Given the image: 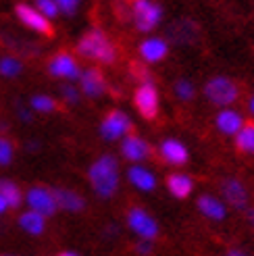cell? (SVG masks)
Instances as JSON below:
<instances>
[{"mask_svg": "<svg viewBox=\"0 0 254 256\" xmlns=\"http://www.w3.org/2000/svg\"><path fill=\"white\" fill-rule=\"evenodd\" d=\"M0 73L6 75V78H15V75L21 73V62L6 56V58L0 60Z\"/></svg>", "mask_w": 254, "mask_h": 256, "instance_id": "27", "label": "cell"}, {"mask_svg": "<svg viewBox=\"0 0 254 256\" xmlns=\"http://www.w3.org/2000/svg\"><path fill=\"white\" fill-rule=\"evenodd\" d=\"M130 182L136 188L144 190V192H150L152 188H154V184H156L154 177H152V173L146 171V169H142V167H132L130 169Z\"/></svg>", "mask_w": 254, "mask_h": 256, "instance_id": "22", "label": "cell"}, {"mask_svg": "<svg viewBox=\"0 0 254 256\" xmlns=\"http://www.w3.org/2000/svg\"><path fill=\"white\" fill-rule=\"evenodd\" d=\"M130 75L140 86L142 84H152V73L148 71V67L144 65V62H138V60L130 62Z\"/></svg>", "mask_w": 254, "mask_h": 256, "instance_id": "25", "label": "cell"}, {"mask_svg": "<svg viewBox=\"0 0 254 256\" xmlns=\"http://www.w3.org/2000/svg\"><path fill=\"white\" fill-rule=\"evenodd\" d=\"M136 252H138V254H142V256H148V254L152 252V244H150L148 240L138 242V244H136Z\"/></svg>", "mask_w": 254, "mask_h": 256, "instance_id": "33", "label": "cell"}, {"mask_svg": "<svg viewBox=\"0 0 254 256\" xmlns=\"http://www.w3.org/2000/svg\"><path fill=\"white\" fill-rule=\"evenodd\" d=\"M160 154L169 164H173V167H182V164L188 162V150L182 142H177V140H167V142H162Z\"/></svg>", "mask_w": 254, "mask_h": 256, "instance_id": "13", "label": "cell"}, {"mask_svg": "<svg viewBox=\"0 0 254 256\" xmlns=\"http://www.w3.org/2000/svg\"><path fill=\"white\" fill-rule=\"evenodd\" d=\"M132 130H134L132 119L127 117L123 110H110L104 117L102 125H100V134H102V138H106V140H117L125 132H132Z\"/></svg>", "mask_w": 254, "mask_h": 256, "instance_id": "8", "label": "cell"}, {"mask_svg": "<svg viewBox=\"0 0 254 256\" xmlns=\"http://www.w3.org/2000/svg\"><path fill=\"white\" fill-rule=\"evenodd\" d=\"M32 106L36 110H40V112H52V110H56V102L52 98H48V96H34Z\"/></svg>", "mask_w": 254, "mask_h": 256, "instance_id": "26", "label": "cell"}, {"mask_svg": "<svg viewBox=\"0 0 254 256\" xmlns=\"http://www.w3.org/2000/svg\"><path fill=\"white\" fill-rule=\"evenodd\" d=\"M250 108H252V112H254V98H252V104H250Z\"/></svg>", "mask_w": 254, "mask_h": 256, "instance_id": "40", "label": "cell"}, {"mask_svg": "<svg viewBox=\"0 0 254 256\" xmlns=\"http://www.w3.org/2000/svg\"><path fill=\"white\" fill-rule=\"evenodd\" d=\"M6 206H8V204L4 202V198H2V196H0V212H4V210H6Z\"/></svg>", "mask_w": 254, "mask_h": 256, "instance_id": "35", "label": "cell"}, {"mask_svg": "<svg viewBox=\"0 0 254 256\" xmlns=\"http://www.w3.org/2000/svg\"><path fill=\"white\" fill-rule=\"evenodd\" d=\"M167 188H169V192H171V194H173L175 198L184 200V198H188V196H190V192H192L194 184H192V179H190L188 175L173 173V175H169V177H167Z\"/></svg>", "mask_w": 254, "mask_h": 256, "instance_id": "18", "label": "cell"}, {"mask_svg": "<svg viewBox=\"0 0 254 256\" xmlns=\"http://www.w3.org/2000/svg\"><path fill=\"white\" fill-rule=\"evenodd\" d=\"M0 196L4 198L10 208H17L21 204V190L17 188V184L8 182V179H0Z\"/></svg>", "mask_w": 254, "mask_h": 256, "instance_id": "24", "label": "cell"}, {"mask_svg": "<svg viewBox=\"0 0 254 256\" xmlns=\"http://www.w3.org/2000/svg\"><path fill=\"white\" fill-rule=\"evenodd\" d=\"M223 194H225V200L234 204L236 208H244L246 202H248V194H246V188L238 182V179H227L223 182Z\"/></svg>", "mask_w": 254, "mask_h": 256, "instance_id": "14", "label": "cell"}, {"mask_svg": "<svg viewBox=\"0 0 254 256\" xmlns=\"http://www.w3.org/2000/svg\"><path fill=\"white\" fill-rule=\"evenodd\" d=\"M230 256H244V254H242V252H236V250H234V252H230Z\"/></svg>", "mask_w": 254, "mask_h": 256, "instance_id": "38", "label": "cell"}, {"mask_svg": "<svg viewBox=\"0 0 254 256\" xmlns=\"http://www.w3.org/2000/svg\"><path fill=\"white\" fill-rule=\"evenodd\" d=\"M121 150L130 160H142V158H146L150 154V146L144 142V140H140L136 136L127 138L123 142V146H121Z\"/></svg>", "mask_w": 254, "mask_h": 256, "instance_id": "17", "label": "cell"}, {"mask_svg": "<svg viewBox=\"0 0 254 256\" xmlns=\"http://www.w3.org/2000/svg\"><path fill=\"white\" fill-rule=\"evenodd\" d=\"M48 71H50V75H54V78H69V80L80 78V67L69 52L54 54L48 62Z\"/></svg>", "mask_w": 254, "mask_h": 256, "instance_id": "10", "label": "cell"}, {"mask_svg": "<svg viewBox=\"0 0 254 256\" xmlns=\"http://www.w3.org/2000/svg\"><path fill=\"white\" fill-rule=\"evenodd\" d=\"M28 202H30L32 210L40 212L44 216L54 214V210H56V200L52 196V192H48L44 188H32L28 192Z\"/></svg>", "mask_w": 254, "mask_h": 256, "instance_id": "11", "label": "cell"}, {"mask_svg": "<svg viewBox=\"0 0 254 256\" xmlns=\"http://www.w3.org/2000/svg\"><path fill=\"white\" fill-rule=\"evenodd\" d=\"M132 12H134L136 28L140 32H150L152 28H156L162 17L160 4H154V2H150V0H136Z\"/></svg>", "mask_w": 254, "mask_h": 256, "instance_id": "5", "label": "cell"}, {"mask_svg": "<svg viewBox=\"0 0 254 256\" xmlns=\"http://www.w3.org/2000/svg\"><path fill=\"white\" fill-rule=\"evenodd\" d=\"M36 4H38V8H40L46 17H56V12H58V6H56V2L54 0H36Z\"/></svg>", "mask_w": 254, "mask_h": 256, "instance_id": "29", "label": "cell"}, {"mask_svg": "<svg viewBox=\"0 0 254 256\" xmlns=\"http://www.w3.org/2000/svg\"><path fill=\"white\" fill-rule=\"evenodd\" d=\"M15 12H17V17L25 25H28V28H32L34 32L42 34L46 38H52L54 36V28H52V23L48 21V17L42 15V12H38L36 8H32L30 4H17Z\"/></svg>", "mask_w": 254, "mask_h": 256, "instance_id": "7", "label": "cell"}, {"mask_svg": "<svg viewBox=\"0 0 254 256\" xmlns=\"http://www.w3.org/2000/svg\"><path fill=\"white\" fill-rule=\"evenodd\" d=\"M134 104L138 108V112L142 114L146 121L156 119L158 114V94H156V88L152 84H142L136 94H134Z\"/></svg>", "mask_w": 254, "mask_h": 256, "instance_id": "6", "label": "cell"}, {"mask_svg": "<svg viewBox=\"0 0 254 256\" xmlns=\"http://www.w3.org/2000/svg\"><path fill=\"white\" fill-rule=\"evenodd\" d=\"M164 38L177 46H190V44H196L198 38H200V28L194 19H177L173 21L167 30H164Z\"/></svg>", "mask_w": 254, "mask_h": 256, "instance_id": "3", "label": "cell"}, {"mask_svg": "<svg viewBox=\"0 0 254 256\" xmlns=\"http://www.w3.org/2000/svg\"><path fill=\"white\" fill-rule=\"evenodd\" d=\"M12 160V144L8 140L0 138V164H8Z\"/></svg>", "mask_w": 254, "mask_h": 256, "instance_id": "30", "label": "cell"}, {"mask_svg": "<svg viewBox=\"0 0 254 256\" xmlns=\"http://www.w3.org/2000/svg\"><path fill=\"white\" fill-rule=\"evenodd\" d=\"M115 12H117V17H119L123 23H125L127 19H132V17H134V12H130L123 4H117V6H115Z\"/></svg>", "mask_w": 254, "mask_h": 256, "instance_id": "34", "label": "cell"}, {"mask_svg": "<svg viewBox=\"0 0 254 256\" xmlns=\"http://www.w3.org/2000/svg\"><path fill=\"white\" fill-rule=\"evenodd\" d=\"M90 182L100 198H110L117 192L119 175H117V160L110 154H104L90 167Z\"/></svg>", "mask_w": 254, "mask_h": 256, "instance_id": "2", "label": "cell"}, {"mask_svg": "<svg viewBox=\"0 0 254 256\" xmlns=\"http://www.w3.org/2000/svg\"><path fill=\"white\" fill-rule=\"evenodd\" d=\"M236 146L240 152H246V154H254V121H246L244 130L238 134L236 138Z\"/></svg>", "mask_w": 254, "mask_h": 256, "instance_id": "20", "label": "cell"}, {"mask_svg": "<svg viewBox=\"0 0 254 256\" xmlns=\"http://www.w3.org/2000/svg\"><path fill=\"white\" fill-rule=\"evenodd\" d=\"M198 208H200L202 214H206L208 219H214V221L225 219V206L219 200H214L210 196H200L198 198Z\"/></svg>", "mask_w": 254, "mask_h": 256, "instance_id": "19", "label": "cell"}, {"mask_svg": "<svg viewBox=\"0 0 254 256\" xmlns=\"http://www.w3.org/2000/svg\"><path fill=\"white\" fill-rule=\"evenodd\" d=\"M204 96L212 104H232L238 100V88L227 78H212L204 88Z\"/></svg>", "mask_w": 254, "mask_h": 256, "instance_id": "4", "label": "cell"}, {"mask_svg": "<svg viewBox=\"0 0 254 256\" xmlns=\"http://www.w3.org/2000/svg\"><path fill=\"white\" fill-rule=\"evenodd\" d=\"M104 234H108V236H117V227H108Z\"/></svg>", "mask_w": 254, "mask_h": 256, "instance_id": "36", "label": "cell"}, {"mask_svg": "<svg viewBox=\"0 0 254 256\" xmlns=\"http://www.w3.org/2000/svg\"><path fill=\"white\" fill-rule=\"evenodd\" d=\"M60 90H62V96L67 98V102H69V104H75V102L80 100V94L75 92V88H71V86H62Z\"/></svg>", "mask_w": 254, "mask_h": 256, "instance_id": "32", "label": "cell"}, {"mask_svg": "<svg viewBox=\"0 0 254 256\" xmlns=\"http://www.w3.org/2000/svg\"><path fill=\"white\" fill-rule=\"evenodd\" d=\"M240 125H242V119H240V114L234 110H223L217 117V127L223 134H238Z\"/></svg>", "mask_w": 254, "mask_h": 256, "instance_id": "23", "label": "cell"}, {"mask_svg": "<svg viewBox=\"0 0 254 256\" xmlns=\"http://www.w3.org/2000/svg\"><path fill=\"white\" fill-rule=\"evenodd\" d=\"M123 2H127V0H123Z\"/></svg>", "mask_w": 254, "mask_h": 256, "instance_id": "41", "label": "cell"}, {"mask_svg": "<svg viewBox=\"0 0 254 256\" xmlns=\"http://www.w3.org/2000/svg\"><path fill=\"white\" fill-rule=\"evenodd\" d=\"M58 256H78V254H75V252H60Z\"/></svg>", "mask_w": 254, "mask_h": 256, "instance_id": "37", "label": "cell"}, {"mask_svg": "<svg viewBox=\"0 0 254 256\" xmlns=\"http://www.w3.org/2000/svg\"><path fill=\"white\" fill-rule=\"evenodd\" d=\"M250 219H252V223H254V210H250Z\"/></svg>", "mask_w": 254, "mask_h": 256, "instance_id": "39", "label": "cell"}, {"mask_svg": "<svg viewBox=\"0 0 254 256\" xmlns=\"http://www.w3.org/2000/svg\"><path fill=\"white\" fill-rule=\"evenodd\" d=\"M78 52L86 58L104 62V65H112L117 60V48L112 46L106 34L100 30H90L88 34H84V38L78 42Z\"/></svg>", "mask_w": 254, "mask_h": 256, "instance_id": "1", "label": "cell"}, {"mask_svg": "<svg viewBox=\"0 0 254 256\" xmlns=\"http://www.w3.org/2000/svg\"><path fill=\"white\" fill-rule=\"evenodd\" d=\"M127 221H130V227L134 229V232H136L138 236H142L144 240H152V238H156V234H158L156 221L152 219L148 212H144L142 208L130 210V216H127Z\"/></svg>", "mask_w": 254, "mask_h": 256, "instance_id": "9", "label": "cell"}, {"mask_svg": "<svg viewBox=\"0 0 254 256\" xmlns=\"http://www.w3.org/2000/svg\"><path fill=\"white\" fill-rule=\"evenodd\" d=\"M19 223H21V227H23V229H25V232H28V234L40 236V234L44 232V214L36 212V210H30V212L21 214Z\"/></svg>", "mask_w": 254, "mask_h": 256, "instance_id": "21", "label": "cell"}, {"mask_svg": "<svg viewBox=\"0 0 254 256\" xmlns=\"http://www.w3.org/2000/svg\"><path fill=\"white\" fill-rule=\"evenodd\" d=\"M175 92H177V96H180L182 100H190L194 96V86L190 82H186V80H182V82L175 84Z\"/></svg>", "mask_w": 254, "mask_h": 256, "instance_id": "28", "label": "cell"}, {"mask_svg": "<svg viewBox=\"0 0 254 256\" xmlns=\"http://www.w3.org/2000/svg\"><path fill=\"white\" fill-rule=\"evenodd\" d=\"M56 6L65 12V15H73L75 10H78V4H80V0H54Z\"/></svg>", "mask_w": 254, "mask_h": 256, "instance_id": "31", "label": "cell"}, {"mask_svg": "<svg viewBox=\"0 0 254 256\" xmlns=\"http://www.w3.org/2000/svg\"><path fill=\"white\" fill-rule=\"evenodd\" d=\"M52 196H54V200H56V206L65 208V210H73V212H78V210H82V208L86 206L84 198H82V196H78V194H75V192H71V190L56 188V190H52Z\"/></svg>", "mask_w": 254, "mask_h": 256, "instance_id": "16", "label": "cell"}, {"mask_svg": "<svg viewBox=\"0 0 254 256\" xmlns=\"http://www.w3.org/2000/svg\"><path fill=\"white\" fill-rule=\"evenodd\" d=\"M80 80H82V88H84L86 96L98 98V96H102V94L106 92V80H104L102 71L96 69V67L86 69V71L80 75Z\"/></svg>", "mask_w": 254, "mask_h": 256, "instance_id": "12", "label": "cell"}, {"mask_svg": "<svg viewBox=\"0 0 254 256\" xmlns=\"http://www.w3.org/2000/svg\"><path fill=\"white\" fill-rule=\"evenodd\" d=\"M140 54L144 56V60L148 62H158L167 54V42L160 40V38H152L140 44Z\"/></svg>", "mask_w": 254, "mask_h": 256, "instance_id": "15", "label": "cell"}]
</instances>
